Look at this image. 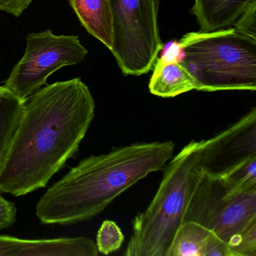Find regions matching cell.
I'll return each mask as SVG.
<instances>
[{
	"mask_svg": "<svg viewBox=\"0 0 256 256\" xmlns=\"http://www.w3.org/2000/svg\"><path fill=\"white\" fill-rule=\"evenodd\" d=\"M95 108L80 78L47 85L25 98L20 122L0 160V192L19 197L46 187L77 156Z\"/></svg>",
	"mask_w": 256,
	"mask_h": 256,
	"instance_id": "obj_1",
	"label": "cell"
},
{
	"mask_svg": "<svg viewBox=\"0 0 256 256\" xmlns=\"http://www.w3.org/2000/svg\"><path fill=\"white\" fill-rule=\"evenodd\" d=\"M174 150L172 142H142L88 157L46 191L36 214L42 224L90 220L138 181L163 170Z\"/></svg>",
	"mask_w": 256,
	"mask_h": 256,
	"instance_id": "obj_2",
	"label": "cell"
},
{
	"mask_svg": "<svg viewBox=\"0 0 256 256\" xmlns=\"http://www.w3.org/2000/svg\"><path fill=\"white\" fill-rule=\"evenodd\" d=\"M205 140L192 142L164 168L158 190L148 208L132 220L126 256H168L174 236L203 172Z\"/></svg>",
	"mask_w": 256,
	"mask_h": 256,
	"instance_id": "obj_3",
	"label": "cell"
},
{
	"mask_svg": "<svg viewBox=\"0 0 256 256\" xmlns=\"http://www.w3.org/2000/svg\"><path fill=\"white\" fill-rule=\"evenodd\" d=\"M198 91L256 90V36L235 28L190 32L178 42Z\"/></svg>",
	"mask_w": 256,
	"mask_h": 256,
	"instance_id": "obj_4",
	"label": "cell"
},
{
	"mask_svg": "<svg viewBox=\"0 0 256 256\" xmlns=\"http://www.w3.org/2000/svg\"><path fill=\"white\" fill-rule=\"evenodd\" d=\"M109 1L114 30L110 52L122 74H146L164 47L158 26L160 0Z\"/></svg>",
	"mask_w": 256,
	"mask_h": 256,
	"instance_id": "obj_5",
	"label": "cell"
},
{
	"mask_svg": "<svg viewBox=\"0 0 256 256\" xmlns=\"http://www.w3.org/2000/svg\"><path fill=\"white\" fill-rule=\"evenodd\" d=\"M26 42L24 54L4 85L24 100L46 85L58 70L82 62L88 54L78 36H56L50 30L29 34Z\"/></svg>",
	"mask_w": 256,
	"mask_h": 256,
	"instance_id": "obj_6",
	"label": "cell"
},
{
	"mask_svg": "<svg viewBox=\"0 0 256 256\" xmlns=\"http://www.w3.org/2000/svg\"><path fill=\"white\" fill-rule=\"evenodd\" d=\"M253 155H256V107L220 134L205 140L202 168L222 175Z\"/></svg>",
	"mask_w": 256,
	"mask_h": 256,
	"instance_id": "obj_7",
	"label": "cell"
},
{
	"mask_svg": "<svg viewBox=\"0 0 256 256\" xmlns=\"http://www.w3.org/2000/svg\"><path fill=\"white\" fill-rule=\"evenodd\" d=\"M256 220V188L229 192L222 198L205 227L226 242Z\"/></svg>",
	"mask_w": 256,
	"mask_h": 256,
	"instance_id": "obj_8",
	"label": "cell"
},
{
	"mask_svg": "<svg viewBox=\"0 0 256 256\" xmlns=\"http://www.w3.org/2000/svg\"><path fill=\"white\" fill-rule=\"evenodd\" d=\"M90 238L28 240L0 235V256H98Z\"/></svg>",
	"mask_w": 256,
	"mask_h": 256,
	"instance_id": "obj_9",
	"label": "cell"
},
{
	"mask_svg": "<svg viewBox=\"0 0 256 256\" xmlns=\"http://www.w3.org/2000/svg\"><path fill=\"white\" fill-rule=\"evenodd\" d=\"M180 58V49L176 42L156 60L149 84L151 94L170 98L193 90H198L197 80L181 64Z\"/></svg>",
	"mask_w": 256,
	"mask_h": 256,
	"instance_id": "obj_10",
	"label": "cell"
},
{
	"mask_svg": "<svg viewBox=\"0 0 256 256\" xmlns=\"http://www.w3.org/2000/svg\"><path fill=\"white\" fill-rule=\"evenodd\" d=\"M256 0H194L192 13L197 18L200 32L227 29L236 24Z\"/></svg>",
	"mask_w": 256,
	"mask_h": 256,
	"instance_id": "obj_11",
	"label": "cell"
},
{
	"mask_svg": "<svg viewBox=\"0 0 256 256\" xmlns=\"http://www.w3.org/2000/svg\"><path fill=\"white\" fill-rule=\"evenodd\" d=\"M82 26L109 50L114 41L113 17L109 0H68Z\"/></svg>",
	"mask_w": 256,
	"mask_h": 256,
	"instance_id": "obj_12",
	"label": "cell"
},
{
	"mask_svg": "<svg viewBox=\"0 0 256 256\" xmlns=\"http://www.w3.org/2000/svg\"><path fill=\"white\" fill-rule=\"evenodd\" d=\"M215 234L196 222H184L176 230L168 256H206Z\"/></svg>",
	"mask_w": 256,
	"mask_h": 256,
	"instance_id": "obj_13",
	"label": "cell"
},
{
	"mask_svg": "<svg viewBox=\"0 0 256 256\" xmlns=\"http://www.w3.org/2000/svg\"><path fill=\"white\" fill-rule=\"evenodd\" d=\"M24 107V100L2 86L0 90V160L16 132Z\"/></svg>",
	"mask_w": 256,
	"mask_h": 256,
	"instance_id": "obj_14",
	"label": "cell"
},
{
	"mask_svg": "<svg viewBox=\"0 0 256 256\" xmlns=\"http://www.w3.org/2000/svg\"><path fill=\"white\" fill-rule=\"evenodd\" d=\"M220 176L232 192L256 188V155L240 162Z\"/></svg>",
	"mask_w": 256,
	"mask_h": 256,
	"instance_id": "obj_15",
	"label": "cell"
},
{
	"mask_svg": "<svg viewBox=\"0 0 256 256\" xmlns=\"http://www.w3.org/2000/svg\"><path fill=\"white\" fill-rule=\"evenodd\" d=\"M124 241V234L116 222L112 220L103 222L96 236L97 248L100 253L109 254L118 251Z\"/></svg>",
	"mask_w": 256,
	"mask_h": 256,
	"instance_id": "obj_16",
	"label": "cell"
},
{
	"mask_svg": "<svg viewBox=\"0 0 256 256\" xmlns=\"http://www.w3.org/2000/svg\"><path fill=\"white\" fill-rule=\"evenodd\" d=\"M228 245L232 256H256V220L232 236Z\"/></svg>",
	"mask_w": 256,
	"mask_h": 256,
	"instance_id": "obj_17",
	"label": "cell"
},
{
	"mask_svg": "<svg viewBox=\"0 0 256 256\" xmlns=\"http://www.w3.org/2000/svg\"><path fill=\"white\" fill-rule=\"evenodd\" d=\"M17 209L14 203L2 197L0 192V230L8 228L16 221Z\"/></svg>",
	"mask_w": 256,
	"mask_h": 256,
	"instance_id": "obj_18",
	"label": "cell"
},
{
	"mask_svg": "<svg viewBox=\"0 0 256 256\" xmlns=\"http://www.w3.org/2000/svg\"><path fill=\"white\" fill-rule=\"evenodd\" d=\"M234 26L246 34L256 36V2L247 8Z\"/></svg>",
	"mask_w": 256,
	"mask_h": 256,
	"instance_id": "obj_19",
	"label": "cell"
},
{
	"mask_svg": "<svg viewBox=\"0 0 256 256\" xmlns=\"http://www.w3.org/2000/svg\"><path fill=\"white\" fill-rule=\"evenodd\" d=\"M34 0H0V11L18 18L30 6Z\"/></svg>",
	"mask_w": 256,
	"mask_h": 256,
	"instance_id": "obj_20",
	"label": "cell"
},
{
	"mask_svg": "<svg viewBox=\"0 0 256 256\" xmlns=\"http://www.w3.org/2000/svg\"><path fill=\"white\" fill-rule=\"evenodd\" d=\"M1 89H2V86H0V90H1Z\"/></svg>",
	"mask_w": 256,
	"mask_h": 256,
	"instance_id": "obj_21",
	"label": "cell"
}]
</instances>
